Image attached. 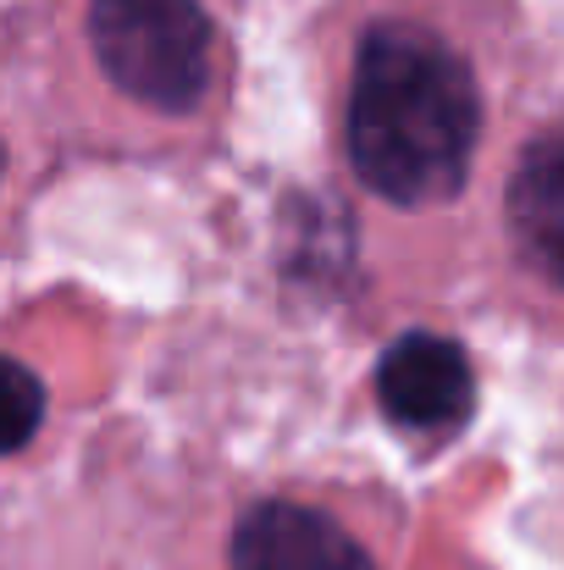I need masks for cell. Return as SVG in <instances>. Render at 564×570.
Listing matches in <instances>:
<instances>
[{
	"instance_id": "cell-4",
	"label": "cell",
	"mask_w": 564,
	"mask_h": 570,
	"mask_svg": "<svg viewBox=\"0 0 564 570\" xmlns=\"http://www.w3.org/2000/svg\"><path fill=\"white\" fill-rule=\"evenodd\" d=\"M232 570H372V554L321 510L277 499L238 521Z\"/></svg>"
},
{
	"instance_id": "cell-5",
	"label": "cell",
	"mask_w": 564,
	"mask_h": 570,
	"mask_svg": "<svg viewBox=\"0 0 564 570\" xmlns=\"http://www.w3.org/2000/svg\"><path fill=\"white\" fill-rule=\"evenodd\" d=\"M509 233L537 272L564 283V128L526 145L509 178Z\"/></svg>"
},
{
	"instance_id": "cell-3",
	"label": "cell",
	"mask_w": 564,
	"mask_h": 570,
	"mask_svg": "<svg viewBox=\"0 0 564 570\" xmlns=\"http://www.w3.org/2000/svg\"><path fill=\"white\" fill-rule=\"evenodd\" d=\"M376 399H382L387 421H398L409 432H454L471 421L476 377L454 338L404 333L387 344V355L376 366Z\"/></svg>"
},
{
	"instance_id": "cell-2",
	"label": "cell",
	"mask_w": 564,
	"mask_h": 570,
	"mask_svg": "<svg viewBox=\"0 0 564 570\" xmlns=\"http://www.w3.org/2000/svg\"><path fill=\"white\" fill-rule=\"evenodd\" d=\"M100 67L156 111H194L210 89V17L199 0H95Z\"/></svg>"
},
{
	"instance_id": "cell-1",
	"label": "cell",
	"mask_w": 564,
	"mask_h": 570,
	"mask_svg": "<svg viewBox=\"0 0 564 570\" xmlns=\"http://www.w3.org/2000/svg\"><path fill=\"white\" fill-rule=\"evenodd\" d=\"M482 134V100L465 56L415 22L366 33L349 83L355 173L393 205L454 199Z\"/></svg>"
},
{
	"instance_id": "cell-6",
	"label": "cell",
	"mask_w": 564,
	"mask_h": 570,
	"mask_svg": "<svg viewBox=\"0 0 564 570\" xmlns=\"http://www.w3.org/2000/svg\"><path fill=\"white\" fill-rule=\"evenodd\" d=\"M39 421H44V387H39V377L0 355V454L22 449L39 432Z\"/></svg>"
}]
</instances>
